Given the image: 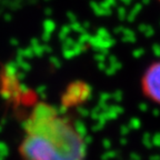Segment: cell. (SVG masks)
Listing matches in <instances>:
<instances>
[{
    "instance_id": "cell-3",
    "label": "cell",
    "mask_w": 160,
    "mask_h": 160,
    "mask_svg": "<svg viewBox=\"0 0 160 160\" xmlns=\"http://www.w3.org/2000/svg\"><path fill=\"white\" fill-rule=\"evenodd\" d=\"M159 1H160V0H159Z\"/></svg>"
},
{
    "instance_id": "cell-2",
    "label": "cell",
    "mask_w": 160,
    "mask_h": 160,
    "mask_svg": "<svg viewBox=\"0 0 160 160\" xmlns=\"http://www.w3.org/2000/svg\"><path fill=\"white\" fill-rule=\"evenodd\" d=\"M140 87L143 97L160 106V59L147 67L140 80Z\"/></svg>"
},
{
    "instance_id": "cell-1",
    "label": "cell",
    "mask_w": 160,
    "mask_h": 160,
    "mask_svg": "<svg viewBox=\"0 0 160 160\" xmlns=\"http://www.w3.org/2000/svg\"><path fill=\"white\" fill-rule=\"evenodd\" d=\"M86 141L67 116L47 102L35 103L22 126L20 160H85Z\"/></svg>"
}]
</instances>
